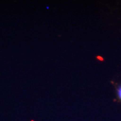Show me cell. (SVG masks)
<instances>
[{
  "mask_svg": "<svg viewBox=\"0 0 121 121\" xmlns=\"http://www.w3.org/2000/svg\"><path fill=\"white\" fill-rule=\"evenodd\" d=\"M117 95L118 99L121 102V84L117 88Z\"/></svg>",
  "mask_w": 121,
  "mask_h": 121,
  "instance_id": "obj_1",
  "label": "cell"
}]
</instances>
